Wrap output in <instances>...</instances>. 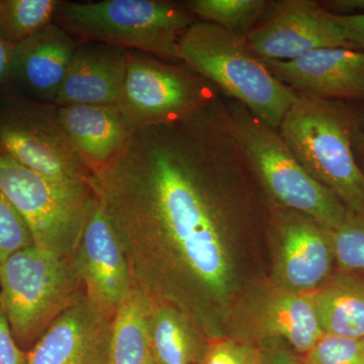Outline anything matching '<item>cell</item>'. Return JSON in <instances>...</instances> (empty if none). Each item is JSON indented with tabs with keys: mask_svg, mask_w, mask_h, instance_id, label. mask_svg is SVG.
Returning <instances> with one entry per match:
<instances>
[{
	"mask_svg": "<svg viewBox=\"0 0 364 364\" xmlns=\"http://www.w3.org/2000/svg\"><path fill=\"white\" fill-rule=\"evenodd\" d=\"M13 46L0 39V86L11 79L13 72Z\"/></svg>",
	"mask_w": 364,
	"mask_h": 364,
	"instance_id": "31",
	"label": "cell"
},
{
	"mask_svg": "<svg viewBox=\"0 0 364 364\" xmlns=\"http://www.w3.org/2000/svg\"><path fill=\"white\" fill-rule=\"evenodd\" d=\"M334 18L339 23L345 39L356 50L364 51V14L349 16H334Z\"/></svg>",
	"mask_w": 364,
	"mask_h": 364,
	"instance_id": "29",
	"label": "cell"
},
{
	"mask_svg": "<svg viewBox=\"0 0 364 364\" xmlns=\"http://www.w3.org/2000/svg\"><path fill=\"white\" fill-rule=\"evenodd\" d=\"M179 57L223 97L240 102L272 128H279L298 98L249 48L246 37L215 23L196 21L189 26L179 43Z\"/></svg>",
	"mask_w": 364,
	"mask_h": 364,
	"instance_id": "4",
	"label": "cell"
},
{
	"mask_svg": "<svg viewBox=\"0 0 364 364\" xmlns=\"http://www.w3.org/2000/svg\"><path fill=\"white\" fill-rule=\"evenodd\" d=\"M88 183L133 287L205 327L213 304L231 289L230 243L259 189L230 130L224 97L181 121L136 129Z\"/></svg>",
	"mask_w": 364,
	"mask_h": 364,
	"instance_id": "1",
	"label": "cell"
},
{
	"mask_svg": "<svg viewBox=\"0 0 364 364\" xmlns=\"http://www.w3.org/2000/svg\"><path fill=\"white\" fill-rule=\"evenodd\" d=\"M225 109L232 135L270 205L310 218L327 231L337 229L348 210L301 166L279 129L236 100L225 97Z\"/></svg>",
	"mask_w": 364,
	"mask_h": 364,
	"instance_id": "2",
	"label": "cell"
},
{
	"mask_svg": "<svg viewBox=\"0 0 364 364\" xmlns=\"http://www.w3.org/2000/svg\"><path fill=\"white\" fill-rule=\"evenodd\" d=\"M198 21L221 26L234 35L246 37L269 6L267 0H191L183 2Z\"/></svg>",
	"mask_w": 364,
	"mask_h": 364,
	"instance_id": "23",
	"label": "cell"
},
{
	"mask_svg": "<svg viewBox=\"0 0 364 364\" xmlns=\"http://www.w3.org/2000/svg\"><path fill=\"white\" fill-rule=\"evenodd\" d=\"M147 315L151 347L158 364H200L207 343L188 313L176 304L147 296Z\"/></svg>",
	"mask_w": 364,
	"mask_h": 364,
	"instance_id": "19",
	"label": "cell"
},
{
	"mask_svg": "<svg viewBox=\"0 0 364 364\" xmlns=\"http://www.w3.org/2000/svg\"><path fill=\"white\" fill-rule=\"evenodd\" d=\"M263 354H264V364H303L289 352L280 347L272 346L269 351Z\"/></svg>",
	"mask_w": 364,
	"mask_h": 364,
	"instance_id": "32",
	"label": "cell"
},
{
	"mask_svg": "<svg viewBox=\"0 0 364 364\" xmlns=\"http://www.w3.org/2000/svg\"><path fill=\"white\" fill-rule=\"evenodd\" d=\"M77 46L65 28L50 23L14 46L11 79L39 102L54 104Z\"/></svg>",
	"mask_w": 364,
	"mask_h": 364,
	"instance_id": "16",
	"label": "cell"
},
{
	"mask_svg": "<svg viewBox=\"0 0 364 364\" xmlns=\"http://www.w3.org/2000/svg\"><path fill=\"white\" fill-rule=\"evenodd\" d=\"M0 150L45 178L88 182L90 169L64 133L58 107L16 100L0 109Z\"/></svg>",
	"mask_w": 364,
	"mask_h": 364,
	"instance_id": "9",
	"label": "cell"
},
{
	"mask_svg": "<svg viewBox=\"0 0 364 364\" xmlns=\"http://www.w3.org/2000/svg\"><path fill=\"white\" fill-rule=\"evenodd\" d=\"M26 352L14 339L11 324L0 303V364H26Z\"/></svg>",
	"mask_w": 364,
	"mask_h": 364,
	"instance_id": "28",
	"label": "cell"
},
{
	"mask_svg": "<svg viewBox=\"0 0 364 364\" xmlns=\"http://www.w3.org/2000/svg\"><path fill=\"white\" fill-rule=\"evenodd\" d=\"M298 95L338 100L364 97V51L327 48L289 61L263 60Z\"/></svg>",
	"mask_w": 364,
	"mask_h": 364,
	"instance_id": "14",
	"label": "cell"
},
{
	"mask_svg": "<svg viewBox=\"0 0 364 364\" xmlns=\"http://www.w3.org/2000/svg\"><path fill=\"white\" fill-rule=\"evenodd\" d=\"M196 21L178 2L104 0L63 2L55 21L78 43H105L179 63V43Z\"/></svg>",
	"mask_w": 364,
	"mask_h": 364,
	"instance_id": "5",
	"label": "cell"
},
{
	"mask_svg": "<svg viewBox=\"0 0 364 364\" xmlns=\"http://www.w3.org/2000/svg\"><path fill=\"white\" fill-rule=\"evenodd\" d=\"M200 364H264V354L249 342L214 339L205 345Z\"/></svg>",
	"mask_w": 364,
	"mask_h": 364,
	"instance_id": "27",
	"label": "cell"
},
{
	"mask_svg": "<svg viewBox=\"0 0 364 364\" xmlns=\"http://www.w3.org/2000/svg\"><path fill=\"white\" fill-rule=\"evenodd\" d=\"M33 245L32 233L25 220L0 191V263Z\"/></svg>",
	"mask_w": 364,
	"mask_h": 364,
	"instance_id": "26",
	"label": "cell"
},
{
	"mask_svg": "<svg viewBox=\"0 0 364 364\" xmlns=\"http://www.w3.org/2000/svg\"><path fill=\"white\" fill-rule=\"evenodd\" d=\"M328 233L335 260L340 267L364 270V215L348 210L343 223Z\"/></svg>",
	"mask_w": 364,
	"mask_h": 364,
	"instance_id": "24",
	"label": "cell"
},
{
	"mask_svg": "<svg viewBox=\"0 0 364 364\" xmlns=\"http://www.w3.org/2000/svg\"><path fill=\"white\" fill-rule=\"evenodd\" d=\"M73 259L86 299L114 317L133 284L119 238L95 196Z\"/></svg>",
	"mask_w": 364,
	"mask_h": 364,
	"instance_id": "11",
	"label": "cell"
},
{
	"mask_svg": "<svg viewBox=\"0 0 364 364\" xmlns=\"http://www.w3.org/2000/svg\"><path fill=\"white\" fill-rule=\"evenodd\" d=\"M107 364H158L150 343L147 296L136 287L112 318Z\"/></svg>",
	"mask_w": 364,
	"mask_h": 364,
	"instance_id": "21",
	"label": "cell"
},
{
	"mask_svg": "<svg viewBox=\"0 0 364 364\" xmlns=\"http://www.w3.org/2000/svg\"><path fill=\"white\" fill-rule=\"evenodd\" d=\"M359 136H360L361 141L364 143V134L359 133Z\"/></svg>",
	"mask_w": 364,
	"mask_h": 364,
	"instance_id": "34",
	"label": "cell"
},
{
	"mask_svg": "<svg viewBox=\"0 0 364 364\" xmlns=\"http://www.w3.org/2000/svg\"><path fill=\"white\" fill-rule=\"evenodd\" d=\"M301 363L364 364V338L323 334L313 348L304 354Z\"/></svg>",
	"mask_w": 364,
	"mask_h": 364,
	"instance_id": "25",
	"label": "cell"
},
{
	"mask_svg": "<svg viewBox=\"0 0 364 364\" xmlns=\"http://www.w3.org/2000/svg\"><path fill=\"white\" fill-rule=\"evenodd\" d=\"M323 333L364 338V279L342 274L314 291Z\"/></svg>",
	"mask_w": 364,
	"mask_h": 364,
	"instance_id": "20",
	"label": "cell"
},
{
	"mask_svg": "<svg viewBox=\"0 0 364 364\" xmlns=\"http://www.w3.org/2000/svg\"><path fill=\"white\" fill-rule=\"evenodd\" d=\"M270 223L279 240L275 265L277 287L314 293L329 279L335 259L327 230L310 218L270 205Z\"/></svg>",
	"mask_w": 364,
	"mask_h": 364,
	"instance_id": "12",
	"label": "cell"
},
{
	"mask_svg": "<svg viewBox=\"0 0 364 364\" xmlns=\"http://www.w3.org/2000/svg\"><path fill=\"white\" fill-rule=\"evenodd\" d=\"M222 97L212 82L183 62L172 63L128 51L126 76L116 105L135 131L181 121Z\"/></svg>",
	"mask_w": 364,
	"mask_h": 364,
	"instance_id": "8",
	"label": "cell"
},
{
	"mask_svg": "<svg viewBox=\"0 0 364 364\" xmlns=\"http://www.w3.org/2000/svg\"><path fill=\"white\" fill-rule=\"evenodd\" d=\"M112 318L86 296L62 313L26 352V364H107Z\"/></svg>",
	"mask_w": 364,
	"mask_h": 364,
	"instance_id": "13",
	"label": "cell"
},
{
	"mask_svg": "<svg viewBox=\"0 0 364 364\" xmlns=\"http://www.w3.org/2000/svg\"><path fill=\"white\" fill-rule=\"evenodd\" d=\"M356 142H358V150H359V158L358 156V160L359 165H360L361 168H363L364 172V143L361 141L360 136H359V132L356 134Z\"/></svg>",
	"mask_w": 364,
	"mask_h": 364,
	"instance_id": "33",
	"label": "cell"
},
{
	"mask_svg": "<svg viewBox=\"0 0 364 364\" xmlns=\"http://www.w3.org/2000/svg\"><path fill=\"white\" fill-rule=\"evenodd\" d=\"M321 6L334 16H349L364 14V0H328L320 1Z\"/></svg>",
	"mask_w": 364,
	"mask_h": 364,
	"instance_id": "30",
	"label": "cell"
},
{
	"mask_svg": "<svg viewBox=\"0 0 364 364\" xmlns=\"http://www.w3.org/2000/svg\"><path fill=\"white\" fill-rule=\"evenodd\" d=\"M355 126L337 100L298 95L279 132L314 179L347 210L364 215V172L356 157Z\"/></svg>",
	"mask_w": 364,
	"mask_h": 364,
	"instance_id": "3",
	"label": "cell"
},
{
	"mask_svg": "<svg viewBox=\"0 0 364 364\" xmlns=\"http://www.w3.org/2000/svg\"><path fill=\"white\" fill-rule=\"evenodd\" d=\"M59 0H0V39L16 46L55 23Z\"/></svg>",
	"mask_w": 364,
	"mask_h": 364,
	"instance_id": "22",
	"label": "cell"
},
{
	"mask_svg": "<svg viewBox=\"0 0 364 364\" xmlns=\"http://www.w3.org/2000/svg\"><path fill=\"white\" fill-rule=\"evenodd\" d=\"M128 50L98 42L78 43L54 105H117Z\"/></svg>",
	"mask_w": 364,
	"mask_h": 364,
	"instance_id": "15",
	"label": "cell"
},
{
	"mask_svg": "<svg viewBox=\"0 0 364 364\" xmlns=\"http://www.w3.org/2000/svg\"><path fill=\"white\" fill-rule=\"evenodd\" d=\"M256 331L265 337L282 338L299 353L306 354L323 336L314 293L275 289L253 311Z\"/></svg>",
	"mask_w": 364,
	"mask_h": 364,
	"instance_id": "18",
	"label": "cell"
},
{
	"mask_svg": "<svg viewBox=\"0 0 364 364\" xmlns=\"http://www.w3.org/2000/svg\"><path fill=\"white\" fill-rule=\"evenodd\" d=\"M0 191L25 220L35 246L74 255L95 198L88 182L50 181L0 150Z\"/></svg>",
	"mask_w": 364,
	"mask_h": 364,
	"instance_id": "7",
	"label": "cell"
},
{
	"mask_svg": "<svg viewBox=\"0 0 364 364\" xmlns=\"http://www.w3.org/2000/svg\"><path fill=\"white\" fill-rule=\"evenodd\" d=\"M85 298L73 256L33 245L0 263V303L21 349H30L62 313Z\"/></svg>",
	"mask_w": 364,
	"mask_h": 364,
	"instance_id": "6",
	"label": "cell"
},
{
	"mask_svg": "<svg viewBox=\"0 0 364 364\" xmlns=\"http://www.w3.org/2000/svg\"><path fill=\"white\" fill-rule=\"evenodd\" d=\"M246 41L260 59L279 61L327 48L356 50L345 39L334 16L315 0L270 1Z\"/></svg>",
	"mask_w": 364,
	"mask_h": 364,
	"instance_id": "10",
	"label": "cell"
},
{
	"mask_svg": "<svg viewBox=\"0 0 364 364\" xmlns=\"http://www.w3.org/2000/svg\"><path fill=\"white\" fill-rule=\"evenodd\" d=\"M58 119L91 173L112 162L134 132L116 105H62Z\"/></svg>",
	"mask_w": 364,
	"mask_h": 364,
	"instance_id": "17",
	"label": "cell"
}]
</instances>
